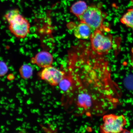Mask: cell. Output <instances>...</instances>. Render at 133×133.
<instances>
[{"label": "cell", "mask_w": 133, "mask_h": 133, "mask_svg": "<svg viewBox=\"0 0 133 133\" xmlns=\"http://www.w3.org/2000/svg\"><path fill=\"white\" fill-rule=\"evenodd\" d=\"M19 72L23 78L28 79L32 76L33 69L29 65L24 64L20 68Z\"/></svg>", "instance_id": "8fae6325"}, {"label": "cell", "mask_w": 133, "mask_h": 133, "mask_svg": "<svg viewBox=\"0 0 133 133\" xmlns=\"http://www.w3.org/2000/svg\"><path fill=\"white\" fill-rule=\"evenodd\" d=\"M4 18L9 24L8 29L13 36L18 39H24L30 32V24L29 21L21 14L19 10L8 11Z\"/></svg>", "instance_id": "7a4b0ae2"}, {"label": "cell", "mask_w": 133, "mask_h": 133, "mask_svg": "<svg viewBox=\"0 0 133 133\" xmlns=\"http://www.w3.org/2000/svg\"><path fill=\"white\" fill-rule=\"evenodd\" d=\"M31 62L39 67L44 68L52 65L54 58L50 53L46 51H42L31 58Z\"/></svg>", "instance_id": "52a82bcc"}, {"label": "cell", "mask_w": 133, "mask_h": 133, "mask_svg": "<svg viewBox=\"0 0 133 133\" xmlns=\"http://www.w3.org/2000/svg\"><path fill=\"white\" fill-rule=\"evenodd\" d=\"M93 31H94L85 23L80 22L75 28L74 34L75 36L78 39H90Z\"/></svg>", "instance_id": "ba28073f"}, {"label": "cell", "mask_w": 133, "mask_h": 133, "mask_svg": "<svg viewBox=\"0 0 133 133\" xmlns=\"http://www.w3.org/2000/svg\"><path fill=\"white\" fill-rule=\"evenodd\" d=\"M104 30H96L93 31L90 39L91 49L99 55L105 56L112 48V36L105 34Z\"/></svg>", "instance_id": "277c9868"}, {"label": "cell", "mask_w": 133, "mask_h": 133, "mask_svg": "<svg viewBox=\"0 0 133 133\" xmlns=\"http://www.w3.org/2000/svg\"><path fill=\"white\" fill-rule=\"evenodd\" d=\"M88 6L85 2L79 1L72 5L70 8V12L78 18L84 13Z\"/></svg>", "instance_id": "9c48e42d"}, {"label": "cell", "mask_w": 133, "mask_h": 133, "mask_svg": "<svg viewBox=\"0 0 133 133\" xmlns=\"http://www.w3.org/2000/svg\"><path fill=\"white\" fill-rule=\"evenodd\" d=\"M8 68L6 63L3 61H0V77L3 76L7 74Z\"/></svg>", "instance_id": "7c38bea8"}, {"label": "cell", "mask_w": 133, "mask_h": 133, "mask_svg": "<svg viewBox=\"0 0 133 133\" xmlns=\"http://www.w3.org/2000/svg\"><path fill=\"white\" fill-rule=\"evenodd\" d=\"M39 74L42 79L51 86H56L64 78L66 72L51 65L44 68Z\"/></svg>", "instance_id": "8992f818"}, {"label": "cell", "mask_w": 133, "mask_h": 133, "mask_svg": "<svg viewBox=\"0 0 133 133\" xmlns=\"http://www.w3.org/2000/svg\"><path fill=\"white\" fill-rule=\"evenodd\" d=\"M103 121V123L100 126V130L103 133L122 132L124 131V126L127 124L126 118L123 115H104Z\"/></svg>", "instance_id": "5b68a950"}, {"label": "cell", "mask_w": 133, "mask_h": 133, "mask_svg": "<svg viewBox=\"0 0 133 133\" xmlns=\"http://www.w3.org/2000/svg\"></svg>", "instance_id": "9a60e30c"}, {"label": "cell", "mask_w": 133, "mask_h": 133, "mask_svg": "<svg viewBox=\"0 0 133 133\" xmlns=\"http://www.w3.org/2000/svg\"><path fill=\"white\" fill-rule=\"evenodd\" d=\"M131 3H132V5L133 6V0H131Z\"/></svg>", "instance_id": "5bb4252c"}, {"label": "cell", "mask_w": 133, "mask_h": 133, "mask_svg": "<svg viewBox=\"0 0 133 133\" xmlns=\"http://www.w3.org/2000/svg\"><path fill=\"white\" fill-rule=\"evenodd\" d=\"M104 56L96 54L85 41L69 49L65 77L70 86L63 102L69 112L76 116H101L116 105L118 88Z\"/></svg>", "instance_id": "6da1fadb"}, {"label": "cell", "mask_w": 133, "mask_h": 133, "mask_svg": "<svg viewBox=\"0 0 133 133\" xmlns=\"http://www.w3.org/2000/svg\"><path fill=\"white\" fill-rule=\"evenodd\" d=\"M120 21L127 27L133 29V8L128 10L121 18Z\"/></svg>", "instance_id": "30bf717a"}, {"label": "cell", "mask_w": 133, "mask_h": 133, "mask_svg": "<svg viewBox=\"0 0 133 133\" xmlns=\"http://www.w3.org/2000/svg\"><path fill=\"white\" fill-rule=\"evenodd\" d=\"M106 15L100 8L95 6H88L87 9L78 17L80 22L85 23L93 31L104 30V23Z\"/></svg>", "instance_id": "3957f363"}, {"label": "cell", "mask_w": 133, "mask_h": 133, "mask_svg": "<svg viewBox=\"0 0 133 133\" xmlns=\"http://www.w3.org/2000/svg\"><path fill=\"white\" fill-rule=\"evenodd\" d=\"M131 64L133 69V48L131 49Z\"/></svg>", "instance_id": "4fadbf2b"}]
</instances>
